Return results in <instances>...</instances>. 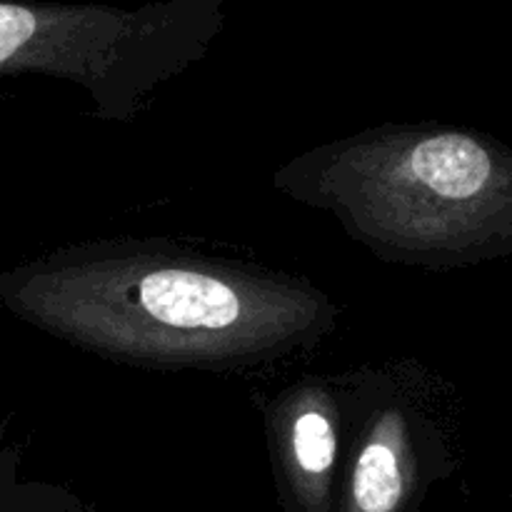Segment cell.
Masks as SVG:
<instances>
[{
	"label": "cell",
	"mask_w": 512,
	"mask_h": 512,
	"mask_svg": "<svg viewBox=\"0 0 512 512\" xmlns=\"http://www.w3.org/2000/svg\"><path fill=\"white\" fill-rule=\"evenodd\" d=\"M18 318L105 360L140 368H240L310 348L333 300L303 278L160 243H98L0 278Z\"/></svg>",
	"instance_id": "cell-1"
},
{
	"label": "cell",
	"mask_w": 512,
	"mask_h": 512,
	"mask_svg": "<svg viewBox=\"0 0 512 512\" xmlns=\"http://www.w3.org/2000/svg\"><path fill=\"white\" fill-rule=\"evenodd\" d=\"M275 185L393 263L458 268L512 248V160L468 130H370L300 155Z\"/></svg>",
	"instance_id": "cell-2"
},
{
	"label": "cell",
	"mask_w": 512,
	"mask_h": 512,
	"mask_svg": "<svg viewBox=\"0 0 512 512\" xmlns=\"http://www.w3.org/2000/svg\"><path fill=\"white\" fill-rule=\"evenodd\" d=\"M225 0H155L138 8L0 0V75H43L88 90L100 118L133 120L158 85L208 55Z\"/></svg>",
	"instance_id": "cell-3"
},
{
	"label": "cell",
	"mask_w": 512,
	"mask_h": 512,
	"mask_svg": "<svg viewBox=\"0 0 512 512\" xmlns=\"http://www.w3.org/2000/svg\"><path fill=\"white\" fill-rule=\"evenodd\" d=\"M418 480L413 420L400 408H385L365 423L340 512H405Z\"/></svg>",
	"instance_id": "cell-4"
},
{
	"label": "cell",
	"mask_w": 512,
	"mask_h": 512,
	"mask_svg": "<svg viewBox=\"0 0 512 512\" xmlns=\"http://www.w3.org/2000/svg\"><path fill=\"white\" fill-rule=\"evenodd\" d=\"M275 448L298 512H330L333 465L338 458L333 400L320 390L293 398L280 418Z\"/></svg>",
	"instance_id": "cell-5"
}]
</instances>
